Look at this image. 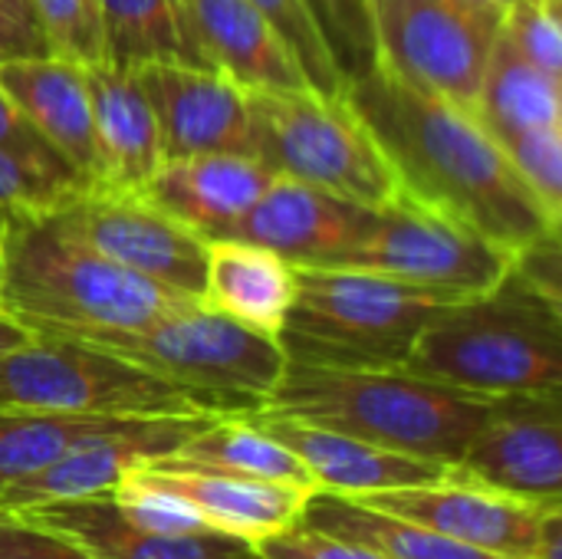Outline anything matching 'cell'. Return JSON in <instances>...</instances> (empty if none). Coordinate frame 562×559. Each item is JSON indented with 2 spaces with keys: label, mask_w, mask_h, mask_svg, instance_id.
I'll return each instance as SVG.
<instances>
[{
  "label": "cell",
  "mask_w": 562,
  "mask_h": 559,
  "mask_svg": "<svg viewBox=\"0 0 562 559\" xmlns=\"http://www.w3.org/2000/svg\"><path fill=\"white\" fill-rule=\"evenodd\" d=\"M346 102L372 132L402 194L471 224L510 254L560 231V217L543 208L471 112L372 63L349 72Z\"/></svg>",
  "instance_id": "obj_1"
},
{
  "label": "cell",
  "mask_w": 562,
  "mask_h": 559,
  "mask_svg": "<svg viewBox=\"0 0 562 559\" xmlns=\"http://www.w3.org/2000/svg\"><path fill=\"white\" fill-rule=\"evenodd\" d=\"M494 399L405 369H336L286 362L260 412L319 425L398 455L458 465Z\"/></svg>",
  "instance_id": "obj_2"
},
{
  "label": "cell",
  "mask_w": 562,
  "mask_h": 559,
  "mask_svg": "<svg viewBox=\"0 0 562 559\" xmlns=\"http://www.w3.org/2000/svg\"><path fill=\"white\" fill-rule=\"evenodd\" d=\"M402 369L484 399L562 392V303L510 267L487 293L441 303Z\"/></svg>",
  "instance_id": "obj_3"
},
{
  "label": "cell",
  "mask_w": 562,
  "mask_h": 559,
  "mask_svg": "<svg viewBox=\"0 0 562 559\" xmlns=\"http://www.w3.org/2000/svg\"><path fill=\"white\" fill-rule=\"evenodd\" d=\"M184 300L92 250L56 204L7 211L0 310L30 329H132Z\"/></svg>",
  "instance_id": "obj_4"
},
{
  "label": "cell",
  "mask_w": 562,
  "mask_h": 559,
  "mask_svg": "<svg viewBox=\"0 0 562 559\" xmlns=\"http://www.w3.org/2000/svg\"><path fill=\"white\" fill-rule=\"evenodd\" d=\"M95 343L184 389L204 412L244 415L263 409L286 356L277 336L257 333L201 300H184L132 329H36Z\"/></svg>",
  "instance_id": "obj_5"
},
{
  "label": "cell",
  "mask_w": 562,
  "mask_h": 559,
  "mask_svg": "<svg viewBox=\"0 0 562 559\" xmlns=\"http://www.w3.org/2000/svg\"><path fill=\"white\" fill-rule=\"evenodd\" d=\"M445 300L352 267H296V293L277 333L286 362L402 369Z\"/></svg>",
  "instance_id": "obj_6"
},
{
  "label": "cell",
  "mask_w": 562,
  "mask_h": 559,
  "mask_svg": "<svg viewBox=\"0 0 562 559\" xmlns=\"http://www.w3.org/2000/svg\"><path fill=\"white\" fill-rule=\"evenodd\" d=\"M247 145L267 171L293 178L362 208H382L398 181L346 96L316 89L247 92Z\"/></svg>",
  "instance_id": "obj_7"
},
{
  "label": "cell",
  "mask_w": 562,
  "mask_h": 559,
  "mask_svg": "<svg viewBox=\"0 0 562 559\" xmlns=\"http://www.w3.org/2000/svg\"><path fill=\"white\" fill-rule=\"evenodd\" d=\"M0 409L128 418L204 412L184 389L95 343L36 329L0 356Z\"/></svg>",
  "instance_id": "obj_8"
},
{
  "label": "cell",
  "mask_w": 562,
  "mask_h": 559,
  "mask_svg": "<svg viewBox=\"0 0 562 559\" xmlns=\"http://www.w3.org/2000/svg\"><path fill=\"white\" fill-rule=\"evenodd\" d=\"M501 23L491 0H369L372 66L471 112Z\"/></svg>",
  "instance_id": "obj_9"
},
{
  "label": "cell",
  "mask_w": 562,
  "mask_h": 559,
  "mask_svg": "<svg viewBox=\"0 0 562 559\" xmlns=\"http://www.w3.org/2000/svg\"><path fill=\"white\" fill-rule=\"evenodd\" d=\"M329 267L366 270L451 303L497 287L510 270V250L471 224L398 191L372 214L369 231Z\"/></svg>",
  "instance_id": "obj_10"
},
{
  "label": "cell",
  "mask_w": 562,
  "mask_h": 559,
  "mask_svg": "<svg viewBox=\"0 0 562 559\" xmlns=\"http://www.w3.org/2000/svg\"><path fill=\"white\" fill-rule=\"evenodd\" d=\"M59 221L119 267L191 300L204 293L207 241L142 191L86 185L56 204Z\"/></svg>",
  "instance_id": "obj_11"
},
{
  "label": "cell",
  "mask_w": 562,
  "mask_h": 559,
  "mask_svg": "<svg viewBox=\"0 0 562 559\" xmlns=\"http://www.w3.org/2000/svg\"><path fill=\"white\" fill-rule=\"evenodd\" d=\"M448 478L540 507L562 504V392L494 399Z\"/></svg>",
  "instance_id": "obj_12"
},
{
  "label": "cell",
  "mask_w": 562,
  "mask_h": 559,
  "mask_svg": "<svg viewBox=\"0 0 562 559\" xmlns=\"http://www.w3.org/2000/svg\"><path fill=\"white\" fill-rule=\"evenodd\" d=\"M132 76L151 105L161 161L191 155H250L247 92L234 79L188 59L142 63Z\"/></svg>",
  "instance_id": "obj_13"
},
{
  "label": "cell",
  "mask_w": 562,
  "mask_h": 559,
  "mask_svg": "<svg viewBox=\"0 0 562 559\" xmlns=\"http://www.w3.org/2000/svg\"><path fill=\"white\" fill-rule=\"evenodd\" d=\"M115 488H132L175 501L204 527L237 537L244 544H260L293 527L303 514L306 497L313 494L293 484L257 481L207 468H184L168 458H155L132 468Z\"/></svg>",
  "instance_id": "obj_14"
},
{
  "label": "cell",
  "mask_w": 562,
  "mask_h": 559,
  "mask_svg": "<svg viewBox=\"0 0 562 559\" xmlns=\"http://www.w3.org/2000/svg\"><path fill=\"white\" fill-rule=\"evenodd\" d=\"M362 507L422 524L448 540L477 547L484 554L507 559H530L543 514L550 507L527 504L458 478H445L438 484L418 488H395V491H372L352 497Z\"/></svg>",
  "instance_id": "obj_15"
},
{
  "label": "cell",
  "mask_w": 562,
  "mask_h": 559,
  "mask_svg": "<svg viewBox=\"0 0 562 559\" xmlns=\"http://www.w3.org/2000/svg\"><path fill=\"white\" fill-rule=\"evenodd\" d=\"M372 214L375 208H362L333 191L273 175L254 208L217 237L270 247L293 267H329L369 231Z\"/></svg>",
  "instance_id": "obj_16"
},
{
  "label": "cell",
  "mask_w": 562,
  "mask_h": 559,
  "mask_svg": "<svg viewBox=\"0 0 562 559\" xmlns=\"http://www.w3.org/2000/svg\"><path fill=\"white\" fill-rule=\"evenodd\" d=\"M214 418L221 415H155L128 432L92 438L63 455L59 461L46 465L43 471L7 484L0 491V511H26L49 501L109 494L132 468L178 451L191 435H198Z\"/></svg>",
  "instance_id": "obj_17"
},
{
  "label": "cell",
  "mask_w": 562,
  "mask_h": 559,
  "mask_svg": "<svg viewBox=\"0 0 562 559\" xmlns=\"http://www.w3.org/2000/svg\"><path fill=\"white\" fill-rule=\"evenodd\" d=\"M191 59L254 89H306L310 79L273 23L250 0H175ZM313 89V86H310Z\"/></svg>",
  "instance_id": "obj_18"
},
{
  "label": "cell",
  "mask_w": 562,
  "mask_h": 559,
  "mask_svg": "<svg viewBox=\"0 0 562 559\" xmlns=\"http://www.w3.org/2000/svg\"><path fill=\"white\" fill-rule=\"evenodd\" d=\"M247 422H254L260 432L277 438L286 451L300 458V465L310 471L316 491L342 494V497H362L372 491H395V488H418V484H438L448 478V465L425 461L412 455H398L319 425H306L296 418L270 415V412H244Z\"/></svg>",
  "instance_id": "obj_19"
},
{
  "label": "cell",
  "mask_w": 562,
  "mask_h": 559,
  "mask_svg": "<svg viewBox=\"0 0 562 559\" xmlns=\"http://www.w3.org/2000/svg\"><path fill=\"white\" fill-rule=\"evenodd\" d=\"M0 89L86 185L102 181L95 119L79 63L63 56L0 63Z\"/></svg>",
  "instance_id": "obj_20"
},
{
  "label": "cell",
  "mask_w": 562,
  "mask_h": 559,
  "mask_svg": "<svg viewBox=\"0 0 562 559\" xmlns=\"http://www.w3.org/2000/svg\"><path fill=\"white\" fill-rule=\"evenodd\" d=\"M72 544H79L95 559H231L240 547L237 537L221 530H191V534H158L138 527L115 494H92V497H69L49 501L26 511H16Z\"/></svg>",
  "instance_id": "obj_21"
},
{
  "label": "cell",
  "mask_w": 562,
  "mask_h": 559,
  "mask_svg": "<svg viewBox=\"0 0 562 559\" xmlns=\"http://www.w3.org/2000/svg\"><path fill=\"white\" fill-rule=\"evenodd\" d=\"M270 181L273 171L250 155H191L161 161L142 185V194L211 241L247 214Z\"/></svg>",
  "instance_id": "obj_22"
},
{
  "label": "cell",
  "mask_w": 562,
  "mask_h": 559,
  "mask_svg": "<svg viewBox=\"0 0 562 559\" xmlns=\"http://www.w3.org/2000/svg\"><path fill=\"white\" fill-rule=\"evenodd\" d=\"M82 76H86L99 155H102L99 185L142 191V185L161 165L155 115L142 86L135 82L132 69H119L105 59L82 66Z\"/></svg>",
  "instance_id": "obj_23"
},
{
  "label": "cell",
  "mask_w": 562,
  "mask_h": 559,
  "mask_svg": "<svg viewBox=\"0 0 562 559\" xmlns=\"http://www.w3.org/2000/svg\"><path fill=\"white\" fill-rule=\"evenodd\" d=\"M296 293V267L270 247L214 237L207 241V270L201 303L257 329L277 336Z\"/></svg>",
  "instance_id": "obj_24"
},
{
  "label": "cell",
  "mask_w": 562,
  "mask_h": 559,
  "mask_svg": "<svg viewBox=\"0 0 562 559\" xmlns=\"http://www.w3.org/2000/svg\"><path fill=\"white\" fill-rule=\"evenodd\" d=\"M471 115L494 142L543 125H562L560 76L533 66L501 30L491 46Z\"/></svg>",
  "instance_id": "obj_25"
},
{
  "label": "cell",
  "mask_w": 562,
  "mask_h": 559,
  "mask_svg": "<svg viewBox=\"0 0 562 559\" xmlns=\"http://www.w3.org/2000/svg\"><path fill=\"white\" fill-rule=\"evenodd\" d=\"M300 524L333 534L339 540L359 544L382 559H507L484 554L468 544H458V540H448L422 524L362 507L352 497L329 494V491H313L306 497Z\"/></svg>",
  "instance_id": "obj_26"
},
{
  "label": "cell",
  "mask_w": 562,
  "mask_h": 559,
  "mask_svg": "<svg viewBox=\"0 0 562 559\" xmlns=\"http://www.w3.org/2000/svg\"><path fill=\"white\" fill-rule=\"evenodd\" d=\"M175 465L184 468H207V471H227L240 478L257 481H277L316 491L310 471L300 465L293 451H286L277 438L260 432L244 415H221L211 425H204L198 435H191L178 451L165 455Z\"/></svg>",
  "instance_id": "obj_27"
},
{
  "label": "cell",
  "mask_w": 562,
  "mask_h": 559,
  "mask_svg": "<svg viewBox=\"0 0 562 559\" xmlns=\"http://www.w3.org/2000/svg\"><path fill=\"white\" fill-rule=\"evenodd\" d=\"M155 418V415H148ZM145 418L128 415H66V412H23V409H0V491L26 474L43 471L46 465L59 461L72 448L128 432Z\"/></svg>",
  "instance_id": "obj_28"
},
{
  "label": "cell",
  "mask_w": 562,
  "mask_h": 559,
  "mask_svg": "<svg viewBox=\"0 0 562 559\" xmlns=\"http://www.w3.org/2000/svg\"><path fill=\"white\" fill-rule=\"evenodd\" d=\"M105 63L135 69L155 59H191L175 0H95Z\"/></svg>",
  "instance_id": "obj_29"
},
{
  "label": "cell",
  "mask_w": 562,
  "mask_h": 559,
  "mask_svg": "<svg viewBox=\"0 0 562 559\" xmlns=\"http://www.w3.org/2000/svg\"><path fill=\"white\" fill-rule=\"evenodd\" d=\"M260 7V13L273 23V30L283 36L290 53L296 56L300 69L306 72L310 86L323 96H346V69L333 53V43L310 7V0H250Z\"/></svg>",
  "instance_id": "obj_30"
},
{
  "label": "cell",
  "mask_w": 562,
  "mask_h": 559,
  "mask_svg": "<svg viewBox=\"0 0 562 559\" xmlns=\"http://www.w3.org/2000/svg\"><path fill=\"white\" fill-rule=\"evenodd\" d=\"M514 165V171L527 181V188L543 201V208L562 214V125H543L497 142Z\"/></svg>",
  "instance_id": "obj_31"
},
{
  "label": "cell",
  "mask_w": 562,
  "mask_h": 559,
  "mask_svg": "<svg viewBox=\"0 0 562 559\" xmlns=\"http://www.w3.org/2000/svg\"><path fill=\"white\" fill-rule=\"evenodd\" d=\"M49 40V53L69 63H102V23L95 0H33Z\"/></svg>",
  "instance_id": "obj_32"
},
{
  "label": "cell",
  "mask_w": 562,
  "mask_h": 559,
  "mask_svg": "<svg viewBox=\"0 0 562 559\" xmlns=\"http://www.w3.org/2000/svg\"><path fill=\"white\" fill-rule=\"evenodd\" d=\"M501 30L507 40L543 72H562V16L560 0H520L504 10Z\"/></svg>",
  "instance_id": "obj_33"
},
{
  "label": "cell",
  "mask_w": 562,
  "mask_h": 559,
  "mask_svg": "<svg viewBox=\"0 0 562 559\" xmlns=\"http://www.w3.org/2000/svg\"><path fill=\"white\" fill-rule=\"evenodd\" d=\"M0 152L49 175L53 181L66 185V188H86V181L69 168V161L23 119V112L16 109V102L0 89Z\"/></svg>",
  "instance_id": "obj_34"
},
{
  "label": "cell",
  "mask_w": 562,
  "mask_h": 559,
  "mask_svg": "<svg viewBox=\"0 0 562 559\" xmlns=\"http://www.w3.org/2000/svg\"><path fill=\"white\" fill-rule=\"evenodd\" d=\"M0 559H95L69 537L16 514L0 511Z\"/></svg>",
  "instance_id": "obj_35"
},
{
  "label": "cell",
  "mask_w": 562,
  "mask_h": 559,
  "mask_svg": "<svg viewBox=\"0 0 562 559\" xmlns=\"http://www.w3.org/2000/svg\"><path fill=\"white\" fill-rule=\"evenodd\" d=\"M257 547L260 554H267L270 559H382L379 554L359 547V544H349V540H339L333 534H323V530H313L306 524H293L260 544H250Z\"/></svg>",
  "instance_id": "obj_36"
},
{
  "label": "cell",
  "mask_w": 562,
  "mask_h": 559,
  "mask_svg": "<svg viewBox=\"0 0 562 559\" xmlns=\"http://www.w3.org/2000/svg\"><path fill=\"white\" fill-rule=\"evenodd\" d=\"M79 188H66L53 181L49 175L10 158L0 152V208L3 211H23V208H53L76 194Z\"/></svg>",
  "instance_id": "obj_37"
},
{
  "label": "cell",
  "mask_w": 562,
  "mask_h": 559,
  "mask_svg": "<svg viewBox=\"0 0 562 559\" xmlns=\"http://www.w3.org/2000/svg\"><path fill=\"white\" fill-rule=\"evenodd\" d=\"M53 56L33 0H0V63Z\"/></svg>",
  "instance_id": "obj_38"
},
{
  "label": "cell",
  "mask_w": 562,
  "mask_h": 559,
  "mask_svg": "<svg viewBox=\"0 0 562 559\" xmlns=\"http://www.w3.org/2000/svg\"><path fill=\"white\" fill-rule=\"evenodd\" d=\"M510 267L540 293H547L550 300H560V231L543 234L537 241H530L527 247L510 254Z\"/></svg>",
  "instance_id": "obj_39"
},
{
  "label": "cell",
  "mask_w": 562,
  "mask_h": 559,
  "mask_svg": "<svg viewBox=\"0 0 562 559\" xmlns=\"http://www.w3.org/2000/svg\"><path fill=\"white\" fill-rule=\"evenodd\" d=\"M530 559H562V504L543 514V524H540Z\"/></svg>",
  "instance_id": "obj_40"
},
{
  "label": "cell",
  "mask_w": 562,
  "mask_h": 559,
  "mask_svg": "<svg viewBox=\"0 0 562 559\" xmlns=\"http://www.w3.org/2000/svg\"><path fill=\"white\" fill-rule=\"evenodd\" d=\"M30 339H33V329L26 323H20L16 316H10L7 310H0V356L20 349Z\"/></svg>",
  "instance_id": "obj_41"
},
{
  "label": "cell",
  "mask_w": 562,
  "mask_h": 559,
  "mask_svg": "<svg viewBox=\"0 0 562 559\" xmlns=\"http://www.w3.org/2000/svg\"><path fill=\"white\" fill-rule=\"evenodd\" d=\"M231 559H270V557H267V554H260L257 547H250V544H247V547H240V550H237V554H234Z\"/></svg>",
  "instance_id": "obj_42"
},
{
  "label": "cell",
  "mask_w": 562,
  "mask_h": 559,
  "mask_svg": "<svg viewBox=\"0 0 562 559\" xmlns=\"http://www.w3.org/2000/svg\"><path fill=\"white\" fill-rule=\"evenodd\" d=\"M491 3H497V7H504V10H507V7H514V3H520V0H491Z\"/></svg>",
  "instance_id": "obj_43"
},
{
  "label": "cell",
  "mask_w": 562,
  "mask_h": 559,
  "mask_svg": "<svg viewBox=\"0 0 562 559\" xmlns=\"http://www.w3.org/2000/svg\"><path fill=\"white\" fill-rule=\"evenodd\" d=\"M319 3H323V0H319ZM323 13H326V7H323ZM326 20H329V16H326ZM329 33H333V26H329ZM333 43H336V36H333ZM336 56H339V49H336ZM339 63H342V59H339ZM342 69H346V66H342ZM346 76H349V72H346Z\"/></svg>",
  "instance_id": "obj_44"
},
{
  "label": "cell",
  "mask_w": 562,
  "mask_h": 559,
  "mask_svg": "<svg viewBox=\"0 0 562 559\" xmlns=\"http://www.w3.org/2000/svg\"><path fill=\"white\" fill-rule=\"evenodd\" d=\"M3 221H7V211L0 208V237H3Z\"/></svg>",
  "instance_id": "obj_45"
}]
</instances>
